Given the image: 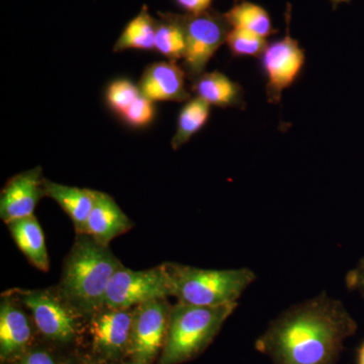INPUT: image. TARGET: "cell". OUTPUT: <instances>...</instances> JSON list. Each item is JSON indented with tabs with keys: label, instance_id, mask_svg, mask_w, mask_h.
I'll list each match as a JSON object with an SVG mask.
<instances>
[{
	"label": "cell",
	"instance_id": "obj_5",
	"mask_svg": "<svg viewBox=\"0 0 364 364\" xmlns=\"http://www.w3.org/2000/svg\"><path fill=\"white\" fill-rule=\"evenodd\" d=\"M25 306L38 336L45 343L63 348L85 340L87 317L53 287L43 289H13L6 291Z\"/></svg>",
	"mask_w": 364,
	"mask_h": 364
},
{
	"label": "cell",
	"instance_id": "obj_7",
	"mask_svg": "<svg viewBox=\"0 0 364 364\" xmlns=\"http://www.w3.org/2000/svg\"><path fill=\"white\" fill-rule=\"evenodd\" d=\"M186 33V51L183 57V70L195 82L205 73V67L215 52L226 43L231 30L224 14L212 9L198 14H182Z\"/></svg>",
	"mask_w": 364,
	"mask_h": 364
},
{
	"label": "cell",
	"instance_id": "obj_25",
	"mask_svg": "<svg viewBox=\"0 0 364 364\" xmlns=\"http://www.w3.org/2000/svg\"><path fill=\"white\" fill-rule=\"evenodd\" d=\"M154 102L142 95L122 114L121 117L134 128H144L152 123L155 116Z\"/></svg>",
	"mask_w": 364,
	"mask_h": 364
},
{
	"label": "cell",
	"instance_id": "obj_14",
	"mask_svg": "<svg viewBox=\"0 0 364 364\" xmlns=\"http://www.w3.org/2000/svg\"><path fill=\"white\" fill-rule=\"evenodd\" d=\"M134 227L114 198L107 193L97 191L95 205L91 210L85 234L90 235L98 243L109 246V243L117 237L130 231Z\"/></svg>",
	"mask_w": 364,
	"mask_h": 364
},
{
	"label": "cell",
	"instance_id": "obj_20",
	"mask_svg": "<svg viewBox=\"0 0 364 364\" xmlns=\"http://www.w3.org/2000/svg\"><path fill=\"white\" fill-rule=\"evenodd\" d=\"M224 14L231 28L248 31L265 39L277 33L267 9L254 2L243 0Z\"/></svg>",
	"mask_w": 364,
	"mask_h": 364
},
{
	"label": "cell",
	"instance_id": "obj_12",
	"mask_svg": "<svg viewBox=\"0 0 364 364\" xmlns=\"http://www.w3.org/2000/svg\"><path fill=\"white\" fill-rule=\"evenodd\" d=\"M45 178L40 166L26 170L7 181L0 195V218L6 223L33 215L44 198Z\"/></svg>",
	"mask_w": 364,
	"mask_h": 364
},
{
	"label": "cell",
	"instance_id": "obj_6",
	"mask_svg": "<svg viewBox=\"0 0 364 364\" xmlns=\"http://www.w3.org/2000/svg\"><path fill=\"white\" fill-rule=\"evenodd\" d=\"M133 309L104 306L91 314L86 322L85 340L87 355L100 364H119L128 359Z\"/></svg>",
	"mask_w": 364,
	"mask_h": 364
},
{
	"label": "cell",
	"instance_id": "obj_28",
	"mask_svg": "<svg viewBox=\"0 0 364 364\" xmlns=\"http://www.w3.org/2000/svg\"><path fill=\"white\" fill-rule=\"evenodd\" d=\"M66 364H100L95 361V359L91 358L87 354H75L67 359Z\"/></svg>",
	"mask_w": 364,
	"mask_h": 364
},
{
	"label": "cell",
	"instance_id": "obj_16",
	"mask_svg": "<svg viewBox=\"0 0 364 364\" xmlns=\"http://www.w3.org/2000/svg\"><path fill=\"white\" fill-rule=\"evenodd\" d=\"M7 228L18 247L33 267L48 272L49 255L46 246L45 235L35 215L7 223Z\"/></svg>",
	"mask_w": 364,
	"mask_h": 364
},
{
	"label": "cell",
	"instance_id": "obj_29",
	"mask_svg": "<svg viewBox=\"0 0 364 364\" xmlns=\"http://www.w3.org/2000/svg\"><path fill=\"white\" fill-rule=\"evenodd\" d=\"M358 364H364V342L358 349Z\"/></svg>",
	"mask_w": 364,
	"mask_h": 364
},
{
	"label": "cell",
	"instance_id": "obj_9",
	"mask_svg": "<svg viewBox=\"0 0 364 364\" xmlns=\"http://www.w3.org/2000/svg\"><path fill=\"white\" fill-rule=\"evenodd\" d=\"M287 30L282 39L268 43L261 55V67L267 78L268 102L279 104L282 93L298 80L306 64V52L291 36V6L286 14Z\"/></svg>",
	"mask_w": 364,
	"mask_h": 364
},
{
	"label": "cell",
	"instance_id": "obj_18",
	"mask_svg": "<svg viewBox=\"0 0 364 364\" xmlns=\"http://www.w3.org/2000/svg\"><path fill=\"white\" fill-rule=\"evenodd\" d=\"M155 51L171 62L183 59L186 51V33L182 14L159 13Z\"/></svg>",
	"mask_w": 364,
	"mask_h": 364
},
{
	"label": "cell",
	"instance_id": "obj_19",
	"mask_svg": "<svg viewBox=\"0 0 364 364\" xmlns=\"http://www.w3.org/2000/svg\"><path fill=\"white\" fill-rule=\"evenodd\" d=\"M157 20L151 16L147 6H143L140 13L124 26L123 32L114 46V52L124 50H155Z\"/></svg>",
	"mask_w": 364,
	"mask_h": 364
},
{
	"label": "cell",
	"instance_id": "obj_15",
	"mask_svg": "<svg viewBox=\"0 0 364 364\" xmlns=\"http://www.w3.org/2000/svg\"><path fill=\"white\" fill-rule=\"evenodd\" d=\"M44 188L46 196L58 203L69 215L76 234H85L86 224L95 205L97 191L65 186L46 178Z\"/></svg>",
	"mask_w": 364,
	"mask_h": 364
},
{
	"label": "cell",
	"instance_id": "obj_10",
	"mask_svg": "<svg viewBox=\"0 0 364 364\" xmlns=\"http://www.w3.org/2000/svg\"><path fill=\"white\" fill-rule=\"evenodd\" d=\"M168 296H171L170 282L164 263L139 272L122 267L109 282L105 306L133 309L153 299Z\"/></svg>",
	"mask_w": 364,
	"mask_h": 364
},
{
	"label": "cell",
	"instance_id": "obj_3",
	"mask_svg": "<svg viewBox=\"0 0 364 364\" xmlns=\"http://www.w3.org/2000/svg\"><path fill=\"white\" fill-rule=\"evenodd\" d=\"M238 304L172 306L168 332L157 364H181L198 358L214 341Z\"/></svg>",
	"mask_w": 364,
	"mask_h": 364
},
{
	"label": "cell",
	"instance_id": "obj_22",
	"mask_svg": "<svg viewBox=\"0 0 364 364\" xmlns=\"http://www.w3.org/2000/svg\"><path fill=\"white\" fill-rule=\"evenodd\" d=\"M226 44L234 57L260 58L268 42L267 39L256 33L241 28H231L227 36Z\"/></svg>",
	"mask_w": 364,
	"mask_h": 364
},
{
	"label": "cell",
	"instance_id": "obj_27",
	"mask_svg": "<svg viewBox=\"0 0 364 364\" xmlns=\"http://www.w3.org/2000/svg\"><path fill=\"white\" fill-rule=\"evenodd\" d=\"M214 0H174V2L188 14L205 13L210 9Z\"/></svg>",
	"mask_w": 364,
	"mask_h": 364
},
{
	"label": "cell",
	"instance_id": "obj_17",
	"mask_svg": "<svg viewBox=\"0 0 364 364\" xmlns=\"http://www.w3.org/2000/svg\"><path fill=\"white\" fill-rule=\"evenodd\" d=\"M193 90L215 107L242 109L245 105L241 86L219 71L205 72L193 82Z\"/></svg>",
	"mask_w": 364,
	"mask_h": 364
},
{
	"label": "cell",
	"instance_id": "obj_26",
	"mask_svg": "<svg viewBox=\"0 0 364 364\" xmlns=\"http://www.w3.org/2000/svg\"><path fill=\"white\" fill-rule=\"evenodd\" d=\"M345 286L349 291L360 294L364 299V257L358 261L355 267L347 272Z\"/></svg>",
	"mask_w": 364,
	"mask_h": 364
},
{
	"label": "cell",
	"instance_id": "obj_24",
	"mask_svg": "<svg viewBox=\"0 0 364 364\" xmlns=\"http://www.w3.org/2000/svg\"><path fill=\"white\" fill-rule=\"evenodd\" d=\"M55 348L58 347L37 342L20 355L16 356L4 364H66L68 358L60 356Z\"/></svg>",
	"mask_w": 364,
	"mask_h": 364
},
{
	"label": "cell",
	"instance_id": "obj_2",
	"mask_svg": "<svg viewBox=\"0 0 364 364\" xmlns=\"http://www.w3.org/2000/svg\"><path fill=\"white\" fill-rule=\"evenodd\" d=\"M121 261L109 246L102 245L87 234H76L62 268L59 291L86 317L105 306L107 287Z\"/></svg>",
	"mask_w": 364,
	"mask_h": 364
},
{
	"label": "cell",
	"instance_id": "obj_4",
	"mask_svg": "<svg viewBox=\"0 0 364 364\" xmlns=\"http://www.w3.org/2000/svg\"><path fill=\"white\" fill-rule=\"evenodd\" d=\"M170 294L179 303L203 306L238 304L244 291L256 279L250 268L203 269L179 263L165 262Z\"/></svg>",
	"mask_w": 364,
	"mask_h": 364
},
{
	"label": "cell",
	"instance_id": "obj_21",
	"mask_svg": "<svg viewBox=\"0 0 364 364\" xmlns=\"http://www.w3.org/2000/svg\"><path fill=\"white\" fill-rule=\"evenodd\" d=\"M210 107L202 98H191L182 107L177 119L176 132L172 138V149L178 150L202 130L210 119Z\"/></svg>",
	"mask_w": 364,
	"mask_h": 364
},
{
	"label": "cell",
	"instance_id": "obj_13",
	"mask_svg": "<svg viewBox=\"0 0 364 364\" xmlns=\"http://www.w3.org/2000/svg\"><path fill=\"white\" fill-rule=\"evenodd\" d=\"M186 71L176 62H158L145 69L139 90L153 102H188L191 95L186 90Z\"/></svg>",
	"mask_w": 364,
	"mask_h": 364
},
{
	"label": "cell",
	"instance_id": "obj_8",
	"mask_svg": "<svg viewBox=\"0 0 364 364\" xmlns=\"http://www.w3.org/2000/svg\"><path fill=\"white\" fill-rule=\"evenodd\" d=\"M167 299H153L134 308L128 359L136 364H154L161 355L172 309Z\"/></svg>",
	"mask_w": 364,
	"mask_h": 364
},
{
	"label": "cell",
	"instance_id": "obj_30",
	"mask_svg": "<svg viewBox=\"0 0 364 364\" xmlns=\"http://www.w3.org/2000/svg\"><path fill=\"white\" fill-rule=\"evenodd\" d=\"M330 1H331L333 7H334V9H336V7L339 6V4H347V2H350L351 0H330Z\"/></svg>",
	"mask_w": 364,
	"mask_h": 364
},
{
	"label": "cell",
	"instance_id": "obj_23",
	"mask_svg": "<svg viewBox=\"0 0 364 364\" xmlns=\"http://www.w3.org/2000/svg\"><path fill=\"white\" fill-rule=\"evenodd\" d=\"M140 95L139 86L134 85L129 79H117L112 81L105 92L107 105L119 117Z\"/></svg>",
	"mask_w": 364,
	"mask_h": 364
},
{
	"label": "cell",
	"instance_id": "obj_11",
	"mask_svg": "<svg viewBox=\"0 0 364 364\" xmlns=\"http://www.w3.org/2000/svg\"><path fill=\"white\" fill-rule=\"evenodd\" d=\"M38 333L30 314L20 301L4 291L0 301V361L20 355L37 343Z\"/></svg>",
	"mask_w": 364,
	"mask_h": 364
},
{
	"label": "cell",
	"instance_id": "obj_1",
	"mask_svg": "<svg viewBox=\"0 0 364 364\" xmlns=\"http://www.w3.org/2000/svg\"><path fill=\"white\" fill-rule=\"evenodd\" d=\"M356 330L343 303L323 291L273 318L254 347L272 364H337Z\"/></svg>",
	"mask_w": 364,
	"mask_h": 364
},
{
	"label": "cell",
	"instance_id": "obj_31",
	"mask_svg": "<svg viewBox=\"0 0 364 364\" xmlns=\"http://www.w3.org/2000/svg\"><path fill=\"white\" fill-rule=\"evenodd\" d=\"M119 364H136L134 363V361L130 360V359H126V360L122 361L121 363Z\"/></svg>",
	"mask_w": 364,
	"mask_h": 364
}]
</instances>
